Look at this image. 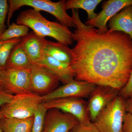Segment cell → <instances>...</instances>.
Masks as SVG:
<instances>
[{
	"instance_id": "83f0119b",
	"label": "cell",
	"mask_w": 132,
	"mask_h": 132,
	"mask_svg": "<svg viewBox=\"0 0 132 132\" xmlns=\"http://www.w3.org/2000/svg\"><path fill=\"white\" fill-rule=\"evenodd\" d=\"M125 106L127 112L132 115V96L125 99Z\"/></svg>"
},
{
	"instance_id": "603a6c76",
	"label": "cell",
	"mask_w": 132,
	"mask_h": 132,
	"mask_svg": "<svg viewBox=\"0 0 132 132\" xmlns=\"http://www.w3.org/2000/svg\"><path fill=\"white\" fill-rule=\"evenodd\" d=\"M9 9L8 1L0 0V36L6 29L5 22Z\"/></svg>"
},
{
	"instance_id": "30bf717a",
	"label": "cell",
	"mask_w": 132,
	"mask_h": 132,
	"mask_svg": "<svg viewBox=\"0 0 132 132\" xmlns=\"http://www.w3.org/2000/svg\"><path fill=\"white\" fill-rule=\"evenodd\" d=\"M119 91L108 86L97 85L90 95L87 109L93 122L101 112L119 95Z\"/></svg>"
},
{
	"instance_id": "7a4b0ae2",
	"label": "cell",
	"mask_w": 132,
	"mask_h": 132,
	"mask_svg": "<svg viewBox=\"0 0 132 132\" xmlns=\"http://www.w3.org/2000/svg\"><path fill=\"white\" fill-rule=\"evenodd\" d=\"M16 23L27 26L38 35L52 37L64 45H71L74 41L73 33L68 27L48 20L39 11L34 9L22 12L17 17Z\"/></svg>"
},
{
	"instance_id": "9c48e42d",
	"label": "cell",
	"mask_w": 132,
	"mask_h": 132,
	"mask_svg": "<svg viewBox=\"0 0 132 132\" xmlns=\"http://www.w3.org/2000/svg\"><path fill=\"white\" fill-rule=\"evenodd\" d=\"M96 86L86 81L74 80L42 96L43 102L60 98H86L90 96Z\"/></svg>"
},
{
	"instance_id": "ba28073f",
	"label": "cell",
	"mask_w": 132,
	"mask_h": 132,
	"mask_svg": "<svg viewBox=\"0 0 132 132\" xmlns=\"http://www.w3.org/2000/svg\"><path fill=\"white\" fill-rule=\"evenodd\" d=\"M42 104L47 111L55 109L72 114L77 118L80 123L91 121L87 104L82 98H60L43 102Z\"/></svg>"
},
{
	"instance_id": "6da1fadb",
	"label": "cell",
	"mask_w": 132,
	"mask_h": 132,
	"mask_svg": "<svg viewBox=\"0 0 132 132\" xmlns=\"http://www.w3.org/2000/svg\"><path fill=\"white\" fill-rule=\"evenodd\" d=\"M76 26V44L71 66L75 80L121 90L132 72V39L127 34L103 32L81 20L78 9H72Z\"/></svg>"
},
{
	"instance_id": "f1b7e54d",
	"label": "cell",
	"mask_w": 132,
	"mask_h": 132,
	"mask_svg": "<svg viewBox=\"0 0 132 132\" xmlns=\"http://www.w3.org/2000/svg\"><path fill=\"white\" fill-rule=\"evenodd\" d=\"M2 118V116L1 114H0V120H1V119ZM0 132H3L2 129L1 127V126H0Z\"/></svg>"
},
{
	"instance_id": "5bb4252c",
	"label": "cell",
	"mask_w": 132,
	"mask_h": 132,
	"mask_svg": "<svg viewBox=\"0 0 132 132\" xmlns=\"http://www.w3.org/2000/svg\"><path fill=\"white\" fill-rule=\"evenodd\" d=\"M45 67L59 77L63 85L74 80L75 75L71 65L65 64L45 54L42 59L37 64Z\"/></svg>"
},
{
	"instance_id": "d4e9b609",
	"label": "cell",
	"mask_w": 132,
	"mask_h": 132,
	"mask_svg": "<svg viewBox=\"0 0 132 132\" xmlns=\"http://www.w3.org/2000/svg\"><path fill=\"white\" fill-rule=\"evenodd\" d=\"M119 95L125 99L132 96V72L126 85L119 92Z\"/></svg>"
},
{
	"instance_id": "ffe728a7",
	"label": "cell",
	"mask_w": 132,
	"mask_h": 132,
	"mask_svg": "<svg viewBox=\"0 0 132 132\" xmlns=\"http://www.w3.org/2000/svg\"><path fill=\"white\" fill-rule=\"evenodd\" d=\"M29 33V28L24 25L13 22L0 36V40H9L16 38H21Z\"/></svg>"
},
{
	"instance_id": "3957f363",
	"label": "cell",
	"mask_w": 132,
	"mask_h": 132,
	"mask_svg": "<svg viewBox=\"0 0 132 132\" xmlns=\"http://www.w3.org/2000/svg\"><path fill=\"white\" fill-rule=\"evenodd\" d=\"M8 1L9 9L7 23L8 26L14 12L22 7L28 6L37 11L47 12L55 16L62 25L68 27L76 28V26L72 16L67 13L65 7V1L61 0L57 2H53L50 0H9Z\"/></svg>"
},
{
	"instance_id": "2e32d148",
	"label": "cell",
	"mask_w": 132,
	"mask_h": 132,
	"mask_svg": "<svg viewBox=\"0 0 132 132\" xmlns=\"http://www.w3.org/2000/svg\"><path fill=\"white\" fill-rule=\"evenodd\" d=\"M45 54L71 65L74 59L72 48L71 49L67 45L59 42L48 40L45 49Z\"/></svg>"
},
{
	"instance_id": "8fae6325",
	"label": "cell",
	"mask_w": 132,
	"mask_h": 132,
	"mask_svg": "<svg viewBox=\"0 0 132 132\" xmlns=\"http://www.w3.org/2000/svg\"><path fill=\"white\" fill-rule=\"evenodd\" d=\"M79 123L72 114L52 109L47 112L42 132H69Z\"/></svg>"
},
{
	"instance_id": "484cf974",
	"label": "cell",
	"mask_w": 132,
	"mask_h": 132,
	"mask_svg": "<svg viewBox=\"0 0 132 132\" xmlns=\"http://www.w3.org/2000/svg\"><path fill=\"white\" fill-rule=\"evenodd\" d=\"M14 96V95L8 93L0 85V107L9 103Z\"/></svg>"
},
{
	"instance_id": "277c9868",
	"label": "cell",
	"mask_w": 132,
	"mask_h": 132,
	"mask_svg": "<svg viewBox=\"0 0 132 132\" xmlns=\"http://www.w3.org/2000/svg\"><path fill=\"white\" fill-rule=\"evenodd\" d=\"M43 102L42 96L33 93L14 95L9 103L2 107V117L25 119L34 117L39 106Z\"/></svg>"
},
{
	"instance_id": "4fadbf2b",
	"label": "cell",
	"mask_w": 132,
	"mask_h": 132,
	"mask_svg": "<svg viewBox=\"0 0 132 132\" xmlns=\"http://www.w3.org/2000/svg\"><path fill=\"white\" fill-rule=\"evenodd\" d=\"M48 40L45 37L38 35L33 31L22 37L20 43L32 64H37L45 55Z\"/></svg>"
},
{
	"instance_id": "4316f807",
	"label": "cell",
	"mask_w": 132,
	"mask_h": 132,
	"mask_svg": "<svg viewBox=\"0 0 132 132\" xmlns=\"http://www.w3.org/2000/svg\"><path fill=\"white\" fill-rule=\"evenodd\" d=\"M122 132H132V115L128 113L124 118Z\"/></svg>"
},
{
	"instance_id": "cb8c5ba5",
	"label": "cell",
	"mask_w": 132,
	"mask_h": 132,
	"mask_svg": "<svg viewBox=\"0 0 132 132\" xmlns=\"http://www.w3.org/2000/svg\"><path fill=\"white\" fill-rule=\"evenodd\" d=\"M73 132H100L93 122L79 123L72 130Z\"/></svg>"
},
{
	"instance_id": "9a60e30c",
	"label": "cell",
	"mask_w": 132,
	"mask_h": 132,
	"mask_svg": "<svg viewBox=\"0 0 132 132\" xmlns=\"http://www.w3.org/2000/svg\"><path fill=\"white\" fill-rule=\"evenodd\" d=\"M108 32L119 31L132 39V5L126 7L109 20Z\"/></svg>"
},
{
	"instance_id": "f546056e",
	"label": "cell",
	"mask_w": 132,
	"mask_h": 132,
	"mask_svg": "<svg viewBox=\"0 0 132 132\" xmlns=\"http://www.w3.org/2000/svg\"><path fill=\"white\" fill-rule=\"evenodd\" d=\"M71 132V131H70L69 132ZM71 132H73L72 131V130H71Z\"/></svg>"
},
{
	"instance_id": "ac0fdd59",
	"label": "cell",
	"mask_w": 132,
	"mask_h": 132,
	"mask_svg": "<svg viewBox=\"0 0 132 132\" xmlns=\"http://www.w3.org/2000/svg\"><path fill=\"white\" fill-rule=\"evenodd\" d=\"M20 42L12 49L6 67L16 69H30L32 65Z\"/></svg>"
},
{
	"instance_id": "7c38bea8",
	"label": "cell",
	"mask_w": 132,
	"mask_h": 132,
	"mask_svg": "<svg viewBox=\"0 0 132 132\" xmlns=\"http://www.w3.org/2000/svg\"><path fill=\"white\" fill-rule=\"evenodd\" d=\"M132 5V0H108L102 4V10L96 17L86 22L87 26L97 28L99 31L108 32L107 23L118 12L128 6Z\"/></svg>"
},
{
	"instance_id": "e0dca14e",
	"label": "cell",
	"mask_w": 132,
	"mask_h": 132,
	"mask_svg": "<svg viewBox=\"0 0 132 132\" xmlns=\"http://www.w3.org/2000/svg\"><path fill=\"white\" fill-rule=\"evenodd\" d=\"M34 117L20 119L2 117L0 126L3 132H31Z\"/></svg>"
},
{
	"instance_id": "52a82bcc",
	"label": "cell",
	"mask_w": 132,
	"mask_h": 132,
	"mask_svg": "<svg viewBox=\"0 0 132 132\" xmlns=\"http://www.w3.org/2000/svg\"><path fill=\"white\" fill-rule=\"evenodd\" d=\"M31 92L43 96L58 87L59 77L49 69L37 64H32L30 69Z\"/></svg>"
},
{
	"instance_id": "8992f818",
	"label": "cell",
	"mask_w": 132,
	"mask_h": 132,
	"mask_svg": "<svg viewBox=\"0 0 132 132\" xmlns=\"http://www.w3.org/2000/svg\"><path fill=\"white\" fill-rule=\"evenodd\" d=\"M30 69L6 67L0 69V85L8 93L13 95L32 93Z\"/></svg>"
},
{
	"instance_id": "7402d4cb",
	"label": "cell",
	"mask_w": 132,
	"mask_h": 132,
	"mask_svg": "<svg viewBox=\"0 0 132 132\" xmlns=\"http://www.w3.org/2000/svg\"><path fill=\"white\" fill-rule=\"evenodd\" d=\"M47 110L43 105L39 106L34 117L31 132H42L44 127L45 116Z\"/></svg>"
},
{
	"instance_id": "44dd1931",
	"label": "cell",
	"mask_w": 132,
	"mask_h": 132,
	"mask_svg": "<svg viewBox=\"0 0 132 132\" xmlns=\"http://www.w3.org/2000/svg\"><path fill=\"white\" fill-rule=\"evenodd\" d=\"M21 38L0 40V69L5 68L10 54L14 47L19 44Z\"/></svg>"
},
{
	"instance_id": "5b68a950",
	"label": "cell",
	"mask_w": 132,
	"mask_h": 132,
	"mask_svg": "<svg viewBox=\"0 0 132 132\" xmlns=\"http://www.w3.org/2000/svg\"><path fill=\"white\" fill-rule=\"evenodd\" d=\"M126 113L125 99L118 95L100 112L93 123L100 132H122Z\"/></svg>"
},
{
	"instance_id": "d6986e66",
	"label": "cell",
	"mask_w": 132,
	"mask_h": 132,
	"mask_svg": "<svg viewBox=\"0 0 132 132\" xmlns=\"http://www.w3.org/2000/svg\"><path fill=\"white\" fill-rule=\"evenodd\" d=\"M102 2L101 0H68L65 1L66 10L81 9L86 11L88 21L94 19L97 14L94 12L96 7Z\"/></svg>"
}]
</instances>
